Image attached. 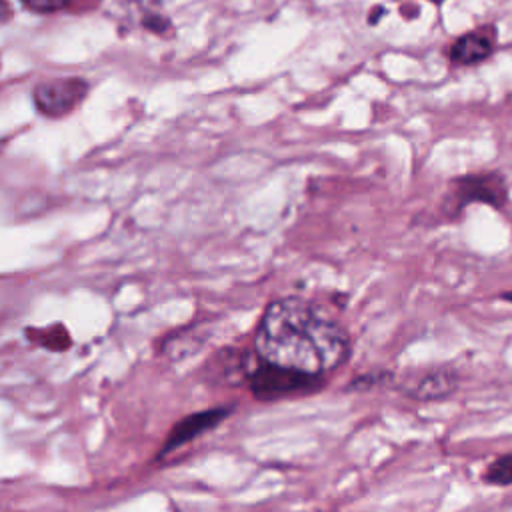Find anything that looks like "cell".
Segmentation results:
<instances>
[{
  "instance_id": "11",
  "label": "cell",
  "mask_w": 512,
  "mask_h": 512,
  "mask_svg": "<svg viewBox=\"0 0 512 512\" xmlns=\"http://www.w3.org/2000/svg\"><path fill=\"white\" fill-rule=\"evenodd\" d=\"M12 16V8L8 0H0V24H4L6 20H10Z\"/></svg>"
},
{
  "instance_id": "9",
  "label": "cell",
  "mask_w": 512,
  "mask_h": 512,
  "mask_svg": "<svg viewBox=\"0 0 512 512\" xmlns=\"http://www.w3.org/2000/svg\"><path fill=\"white\" fill-rule=\"evenodd\" d=\"M22 6L30 12L36 14H50V12H58L62 8H66L70 4V0H20Z\"/></svg>"
},
{
  "instance_id": "5",
  "label": "cell",
  "mask_w": 512,
  "mask_h": 512,
  "mask_svg": "<svg viewBox=\"0 0 512 512\" xmlns=\"http://www.w3.org/2000/svg\"><path fill=\"white\" fill-rule=\"evenodd\" d=\"M228 410H222V408H212V410H202V412H196V414H190L186 418H182L168 434L164 446H162V452L160 454H168L176 448H180L182 444H188L190 440L198 438L200 434L212 430L214 426H218L224 418H226Z\"/></svg>"
},
{
  "instance_id": "7",
  "label": "cell",
  "mask_w": 512,
  "mask_h": 512,
  "mask_svg": "<svg viewBox=\"0 0 512 512\" xmlns=\"http://www.w3.org/2000/svg\"><path fill=\"white\" fill-rule=\"evenodd\" d=\"M492 50V42L482 34H466L458 38L450 50V56L458 64H476L484 60Z\"/></svg>"
},
{
  "instance_id": "12",
  "label": "cell",
  "mask_w": 512,
  "mask_h": 512,
  "mask_svg": "<svg viewBox=\"0 0 512 512\" xmlns=\"http://www.w3.org/2000/svg\"><path fill=\"white\" fill-rule=\"evenodd\" d=\"M502 298H504V300H508V302H512V292H506V294H502Z\"/></svg>"
},
{
  "instance_id": "6",
  "label": "cell",
  "mask_w": 512,
  "mask_h": 512,
  "mask_svg": "<svg viewBox=\"0 0 512 512\" xmlns=\"http://www.w3.org/2000/svg\"><path fill=\"white\" fill-rule=\"evenodd\" d=\"M458 386V378L450 370H436L426 376H422L416 386L410 390V394L416 400H440L450 396Z\"/></svg>"
},
{
  "instance_id": "3",
  "label": "cell",
  "mask_w": 512,
  "mask_h": 512,
  "mask_svg": "<svg viewBox=\"0 0 512 512\" xmlns=\"http://www.w3.org/2000/svg\"><path fill=\"white\" fill-rule=\"evenodd\" d=\"M248 380H250V388L256 398L276 400V398H284V396H292V394L310 392L316 384H320L322 378L290 372V370L268 366V364L260 362V366L256 370L248 372Z\"/></svg>"
},
{
  "instance_id": "4",
  "label": "cell",
  "mask_w": 512,
  "mask_h": 512,
  "mask_svg": "<svg viewBox=\"0 0 512 512\" xmlns=\"http://www.w3.org/2000/svg\"><path fill=\"white\" fill-rule=\"evenodd\" d=\"M448 200L454 202L456 210L468 202H488L492 206H500L506 200V188L496 174L466 176L452 182V194Z\"/></svg>"
},
{
  "instance_id": "8",
  "label": "cell",
  "mask_w": 512,
  "mask_h": 512,
  "mask_svg": "<svg viewBox=\"0 0 512 512\" xmlns=\"http://www.w3.org/2000/svg\"><path fill=\"white\" fill-rule=\"evenodd\" d=\"M484 480L494 486H510L512 484V452L498 456L484 472Z\"/></svg>"
},
{
  "instance_id": "1",
  "label": "cell",
  "mask_w": 512,
  "mask_h": 512,
  "mask_svg": "<svg viewBox=\"0 0 512 512\" xmlns=\"http://www.w3.org/2000/svg\"><path fill=\"white\" fill-rule=\"evenodd\" d=\"M254 348L260 362L268 366L322 378L346 360L348 336L310 302L290 296L266 308Z\"/></svg>"
},
{
  "instance_id": "10",
  "label": "cell",
  "mask_w": 512,
  "mask_h": 512,
  "mask_svg": "<svg viewBox=\"0 0 512 512\" xmlns=\"http://www.w3.org/2000/svg\"><path fill=\"white\" fill-rule=\"evenodd\" d=\"M144 26H146L148 30L156 32V34H162V32H166V30L170 28V20L164 18V16H160V14H148V16L144 18Z\"/></svg>"
},
{
  "instance_id": "2",
  "label": "cell",
  "mask_w": 512,
  "mask_h": 512,
  "mask_svg": "<svg viewBox=\"0 0 512 512\" xmlns=\"http://www.w3.org/2000/svg\"><path fill=\"white\" fill-rule=\"evenodd\" d=\"M90 92V84L78 76L48 78L34 86L32 100L40 114L48 118H62L78 108Z\"/></svg>"
}]
</instances>
